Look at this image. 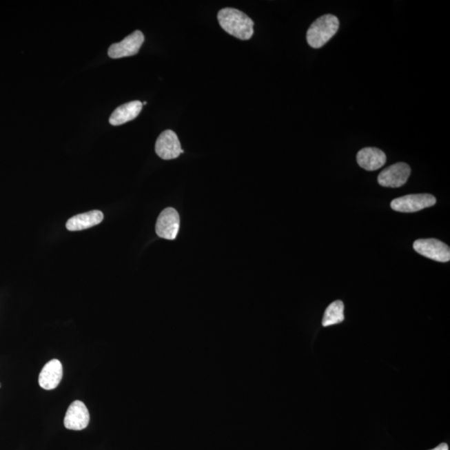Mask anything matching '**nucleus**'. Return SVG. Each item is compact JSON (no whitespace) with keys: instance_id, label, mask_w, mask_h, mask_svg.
<instances>
[{"instance_id":"12","label":"nucleus","mask_w":450,"mask_h":450,"mask_svg":"<svg viewBox=\"0 0 450 450\" xmlns=\"http://www.w3.org/2000/svg\"><path fill=\"white\" fill-rule=\"evenodd\" d=\"M143 103L141 101H131L123 103L115 110L110 118V123L114 126L122 125L132 121L141 114Z\"/></svg>"},{"instance_id":"10","label":"nucleus","mask_w":450,"mask_h":450,"mask_svg":"<svg viewBox=\"0 0 450 450\" xmlns=\"http://www.w3.org/2000/svg\"><path fill=\"white\" fill-rule=\"evenodd\" d=\"M63 378V366L61 361L52 360L43 366L39 377V384L46 390L57 388Z\"/></svg>"},{"instance_id":"9","label":"nucleus","mask_w":450,"mask_h":450,"mask_svg":"<svg viewBox=\"0 0 450 450\" xmlns=\"http://www.w3.org/2000/svg\"><path fill=\"white\" fill-rule=\"evenodd\" d=\"M90 416L89 410L83 402H73L68 409L65 417V428L70 430H82L89 425Z\"/></svg>"},{"instance_id":"7","label":"nucleus","mask_w":450,"mask_h":450,"mask_svg":"<svg viewBox=\"0 0 450 450\" xmlns=\"http://www.w3.org/2000/svg\"><path fill=\"white\" fill-rule=\"evenodd\" d=\"M155 152L165 161L176 158L184 150L181 149V142L178 141L177 134L172 130H165L159 135L156 143H155Z\"/></svg>"},{"instance_id":"16","label":"nucleus","mask_w":450,"mask_h":450,"mask_svg":"<svg viewBox=\"0 0 450 450\" xmlns=\"http://www.w3.org/2000/svg\"><path fill=\"white\" fill-rule=\"evenodd\" d=\"M0 387H1V384H0Z\"/></svg>"},{"instance_id":"4","label":"nucleus","mask_w":450,"mask_h":450,"mask_svg":"<svg viewBox=\"0 0 450 450\" xmlns=\"http://www.w3.org/2000/svg\"><path fill=\"white\" fill-rule=\"evenodd\" d=\"M413 247L417 253L430 260L442 263L450 260L449 247L436 238H421L413 243Z\"/></svg>"},{"instance_id":"2","label":"nucleus","mask_w":450,"mask_h":450,"mask_svg":"<svg viewBox=\"0 0 450 450\" xmlns=\"http://www.w3.org/2000/svg\"><path fill=\"white\" fill-rule=\"evenodd\" d=\"M340 21L336 16L325 14L318 18L309 28L306 39L310 47L320 49L337 33Z\"/></svg>"},{"instance_id":"8","label":"nucleus","mask_w":450,"mask_h":450,"mask_svg":"<svg viewBox=\"0 0 450 450\" xmlns=\"http://www.w3.org/2000/svg\"><path fill=\"white\" fill-rule=\"evenodd\" d=\"M158 237L173 241L179 230V216L176 210L167 208L159 214L155 227Z\"/></svg>"},{"instance_id":"13","label":"nucleus","mask_w":450,"mask_h":450,"mask_svg":"<svg viewBox=\"0 0 450 450\" xmlns=\"http://www.w3.org/2000/svg\"><path fill=\"white\" fill-rule=\"evenodd\" d=\"M103 220V214L101 211H89L70 218L67 222L66 228L70 231L87 229L101 224Z\"/></svg>"},{"instance_id":"3","label":"nucleus","mask_w":450,"mask_h":450,"mask_svg":"<svg viewBox=\"0 0 450 450\" xmlns=\"http://www.w3.org/2000/svg\"><path fill=\"white\" fill-rule=\"evenodd\" d=\"M436 198L431 194H409L396 198L391 202V208L397 212L413 213L429 208L436 205Z\"/></svg>"},{"instance_id":"11","label":"nucleus","mask_w":450,"mask_h":450,"mask_svg":"<svg viewBox=\"0 0 450 450\" xmlns=\"http://www.w3.org/2000/svg\"><path fill=\"white\" fill-rule=\"evenodd\" d=\"M387 157L380 149L368 147L358 151L357 154L358 165L365 170L374 171L385 165Z\"/></svg>"},{"instance_id":"6","label":"nucleus","mask_w":450,"mask_h":450,"mask_svg":"<svg viewBox=\"0 0 450 450\" xmlns=\"http://www.w3.org/2000/svg\"><path fill=\"white\" fill-rule=\"evenodd\" d=\"M411 169L405 163H397L384 170L378 177L381 186L388 188H400L408 181Z\"/></svg>"},{"instance_id":"5","label":"nucleus","mask_w":450,"mask_h":450,"mask_svg":"<svg viewBox=\"0 0 450 450\" xmlns=\"http://www.w3.org/2000/svg\"><path fill=\"white\" fill-rule=\"evenodd\" d=\"M145 42V35L141 31H134L133 34L127 36L121 42L115 43L110 47L108 54L112 59H121L134 57L139 53Z\"/></svg>"},{"instance_id":"14","label":"nucleus","mask_w":450,"mask_h":450,"mask_svg":"<svg viewBox=\"0 0 450 450\" xmlns=\"http://www.w3.org/2000/svg\"><path fill=\"white\" fill-rule=\"evenodd\" d=\"M345 305L341 300H336L330 304L326 309L322 325L328 327L334 325L340 324L345 320Z\"/></svg>"},{"instance_id":"1","label":"nucleus","mask_w":450,"mask_h":450,"mask_svg":"<svg viewBox=\"0 0 450 450\" xmlns=\"http://www.w3.org/2000/svg\"><path fill=\"white\" fill-rule=\"evenodd\" d=\"M223 30L241 41H249L254 34V21L242 11L225 8L218 14Z\"/></svg>"},{"instance_id":"15","label":"nucleus","mask_w":450,"mask_h":450,"mask_svg":"<svg viewBox=\"0 0 450 450\" xmlns=\"http://www.w3.org/2000/svg\"><path fill=\"white\" fill-rule=\"evenodd\" d=\"M431 450H449V446L447 444L442 443L440 445H438L436 448Z\"/></svg>"}]
</instances>
